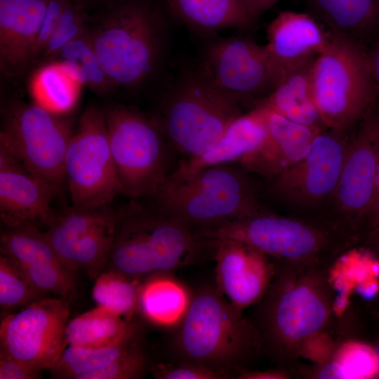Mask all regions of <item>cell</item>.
Returning <instances> with one entry per match:
<instances>
[{
  "label": "cell",
  "mask_w": 379,
  "mask_h": 379,
  "mask_svg": "<svg viewBox=\"0 0 379 379\" xmlns=\"http://www.w3.org/2000/svg\"><path fill=\"white\" fill-rule=\"evenodd\" d=\"M348 139L337 188L329 201L334 208L328 221L355 238V229L368 206L379 163V102L376 100L357 124Z\"/></svg>",
  "instance_id": "cell-14"
},
{
  "label": "cell",
  "mask_w": 379,
  "mask_h": 379,
  "mask_svg": "<svg viewBox=\"0 0 379 379\" xmlns=\"http://www.w3.org/2000/svg\"><path fill=\"white\" fill-rule=\"evenodd\" d=\"M331 358L338 365L342 379L374 378L377 360L371 345L346 338L338 344Z\"/></svg>",
  "instance_id": "cell-34"
},
{
  "label": "cell",
  "mask_w": 379,
  "mask_h": 379,
  "mask_svg": "<svg viewBox=\"0 0 379 379\" xmlns=\"http://www.w3.org/2000/svg\"><path fill=\"white\" fill-rule=\"evenodd\" d=\"M305 4L309 14L331 34L363 44L379 30V0H305Z\"/></svg>",
  "instance_id": "cell-24"
},
{
  "label": "cell",
  "mask_w": 379,
  "mask_h": 379,
  "mask_svg": "<svg viewBox=\"0 0 379 379\" xmlns=\"http://www.w3.org/2000/svg\"><path fill=\"white\" fill-rule=\"evenodd\" d=\"M2 117L0 149L60 191L66 180L65 159L72 134L68 125L34 103L11 104Z\"/></svg>",
  "instance_id": "cell-10"
},
{
  "label": "cell",
  "mask_w": 379,
  "mask_h": 379,
  "mask_svg": "<svg viewBox=\"0 0 379 379\" xmlns=\"http://www.w3.org/2000/svg\"><path fill=\"white\" fill-rule=\"evenodd\" d=\"M197 65L218 90L241 106L255 102L256 107L282 75L265 45L244 36L210 41Z\"/></svg>",
  "instance_id": "cell-12"
},
{
  "label": "cell",
  "mask_w": 379,
  "mask_h": 379,
  "mask_svg": "<svg viewBox=\"0 0 379 379\" xmlns=\"http://www.w3.org/2000/svg\"><path fill=\"white\" fill-rule=\"evenodd\" d=\"M355 246L366 251L379 262V227L360 234L357 239Z\"/></svg>",
  "instance_id": "cell-42"
},
{
  "label": "cell",
  "mask_w": 379,
  "mask_h": 379,
  "mask_svg": "<svg viewBox=\"0 0 379 379\" xmlns=\"http://www.w3.org/2000/svg\"><path fill=\"white\" fill-rule=\"evenodd\" d=\"M138 343V338L109 347H84L69 345L51 371L55 378L80 379L86 373L98 370L124 354Z\"/></svg>",
  "instance_id": "cell-32"
},
{
  "label": "cell",
  "mask_w": 379,
  "mask_h": 379,
  "mask_svg": "<svg viewBox=\"0 0 379 379\" xmlns=\"http://www.w3.org/2000/svg\"><path fill=\"white\" fill-rule=\"evenodd\" d=\"M109 142L122 194L154 197L169 173L166 140L154 119L116 106L105 112Z\"/></svg>",
  "instance_id": "cell-9"
},
{
  "label": "cell",
  "mask_w": 379,
  "mask_h": 379,
  "mask_svg": "<svg viewBox=\"0 0 379 379\" xmlns=\"http://www.w3.org/2000/svg\"><path fill=\"white\" fill-rule=\"evenodd\" d=\"M82 86L60 62L54 61L34 72L29 89L34 104L61 116L75 107Z\"/></svg>",
  "instance_id": "cell-29"
},
{
  "label": "cell",
  "mask_w": 379,
  "mask_h": 379,
  "mask_svg": "<svg viewBox=\"0 0 379 379\" xmlns=\"http://www.w3.org/2000/svg\"><path fill=\"white\" fill-rule=\"evenodd\" d=\"M84 8L72 1L67 4L42 53L45 57H55L64 46L87 32Z\"/></svg>",
  "instance_id": "cell-36"
},
{
  "label": "cell",
  "mask_w": 379,
  "mask_h": 379,
  "mask_svg": "<svg viewBox=\"0 0 379 379\" xmlns=\"http://www.w3.org/2000/svg\"><path fill=\"white\" fill-rule=\"evenodd\" d=\"M293 374L288 370L276 367L265 371L243 370L236 375L238 379H289Z\"/></svg>",
  "instance_id": "cell-41"
},
{
  "label": "cell",
  "mask_w": 379,
  "mask_h": 379,
  "mask_svg": "<svg viewBox=\"0 0 379 379\" xmlns=\"http://www.w3.org/2000/svg\"><path fill=\"white\" fill-rule=\"evenodd\" d=\"M251 174L240 163L207 167L178 184L161 186L154 206L194 232L242 219L265 209Z\"/></svg>",
  "instance_id": "cell-5"
},
{
  "label": "cell",
  "mask_w": 379,
  "mask_h": 379,
  "mask_svg": "<svg viewBox=\"0 0 379 379\" xmlns=\"http://www.w3.org/2000/svg\"><path fill=\"white\" fill-rule=\"evenodd\" d=\"M371 345L372 346L374 350V352L376 357V360H377V366H376V371L374 375V378L379 379V339L377 340L375 343H373Z\"/></svg>",
  "instance_id": "cell-45"
},
{
  "label": "cell",
  "mask_w": 379,
  "mask_h": 379,
  "mask_svg": "<svg viewBox=\"0 0 379 379\" xmlns=\"http://www.w3.org/2000/svg\"><path fill=\"white\" fill-rule=\"evenodd\" d=\"M69 1H48L46 12L36 38L35 47L36 59L40 54L43 53L45 50L57 27L62 13Z\"/></svg>",
  "instance_id": "cell-38"
},
{
  "label": "cell",
  "mask_w": 379,
  "mask_h": 379,
  "mask_svg": "<svg viewBox=\"0 0 379 379\" xmlns=\"http://www.w3.org/2000/svg\"><path fill=\"white\" fill-rule=\"evenodd\" d=\"M192 297L187 287L168 273L156 274L141 284L139 312L155 326L176 328L187 311Z\"/></svg>",
  "instance_id": "cell-26"
},
{
  "label": "cell",
  "mask_w": 379,
  "mask_h": 379,
  "mask_svg": "<svg viewBox=\"0 0 379 379\" xmlns=\"http://www.w3.org/2000/svg\"><path fill=\"white\" fill-rule=\"evenodd\" d=\"M314 99L327 128L349 131L376 101L368 53L351 39L331 34L311 72Z\"/></svg>",
  "instance_id": "cell-8"
},
{
  "label": "cell",
  "mask_w": 379,
  "mask_h": 379,
  "mask_svg": "<svg viewBox=\"0 0 379 379\" xmlns=\"http://www.w3.org/2000/svg\"><path fill=\"white\" fill-rule=\"evenodd\" d=\"M377 227H379V196L371 201L357 224L356 243L360 234Z\"/></svg>",
  "instance_id": "cell-40"
},
{
  "label": "cell",
  "mask_w": 379,
  "mask_h": 379,
  "mask_svg": "<svg viewBox=\"0 0 379 379\" xmlns=\"http://www.w3.org/2000/svg\"><path fill=\"white\" fill-rule=\"evenodd\" d=\"M266 48L283 74L317 57L328 46L331 34L309 13L284 11L270 22Z\"/></svg>",
  "instance_id": "cell-22"
},
{
  "label": "cell",
  "mask_w": 379,
  "mask_h": 379,
  "mask_svg": "<svg viewBox=\"0 0 379 379\" xmlns=\"http://www.w3.org/2000/svg\"><path fill=\"white\" fill-rule=\"evenodd\" d=\"M371 314L375 318V319L379 323V308H374Z\"/></svg>",
  "instance_id": "cell-47"
},
{
  "label": "cell",
  "mask_w": 379,
  "mask_h": 379,
  "mask_svg": "<svg viewBox=\"0 0 379 379\" xmlns=\"http://www.w3.org/2000/svg\"><path fill=\"white\" fill-rule=\"evenodd\" d=\"M147 359L138 343L106 366L86 373L80 379H135L144 375Z\"/></svg>",
  "instance_id": "cell-35"
},
{
  "label": "cell",
  "mask_w": 379,
  "mask_h": 379,
  "mask_svg": "<svg viewBox=\"0 0 379 379\" xmlns=\"http://www.w3.org/2000/svg\"><path fill=\"white\" fill-rule=\"evenodd\" d=\"M172 350L180 361L236 375L261 354L255 328L242 310L217 288L192 293L187 311L175 328Z\"/></svg>",
  "instance_id": "cell-3"
},
{
  "label": "cell",
  "mask_w": 379,
  "mask_h": 379,
  "mask_svg": "<svg viewBox=\"0 0 379 379\" xmlns=\"http://www.w3.org/2000/svg\"><path fill=\"white\" fill-rule=\"evenodd\" d=\"M378 196H379V163H378L376 173H375L374 186H373V197H372L371 201L374 199L375 198H376Z\"/></svg>",
  "instance_id": "cell-46"
},
{
  "label": "cell",
  "mask_w": 379,
  "mask_h": 379,
  "mask_svg": "<svg viewBox=\"0 0 379 379\" xmlns=\"http://www.w3.org/2000/svg\"><path fill=\"white\" fill-rule=\"evenodd\" d=\"M375 307L379 308V303L378 304V305Z\"/></svg>",
  "instance_id": "cell-49"
},
{
  "label": "cell",
  "mask_w": 379,
  "mask_h": 379,
  "mask_svg": "<svg viewBox=\"0 0 379 379\" xmlns=\"http://www.w3.org/2000/svg\"><path fill=\"white\" fill-rule=\"evenodd\" d=\"M55 58L58 59L55 61L83 86L100 94H107L115 88L100 63L90 32L67 44Z\"/></svg>",
  "instance_id": "cell-30"
},
{
  "label": "cell",
  "mask_w": 379,
  "mask_h": 379,
  "mask_svg": "<svg viewBox=\"0 0 379 379\" xmlns=\"http://www.w3.org/2000/svg\"><path fill=\"white\" fill-rule=\"evenodd\" d=\"M213 241L216 288L242 311L254 305L262 296L272 278L274 260L241 241Z\"/></svg>",
  "instance_id": "cell-18"
},
{
  "label": "cell",
  "mask_w": 379,
  "mask_h": 379,
  "mask_svg": "<svg viewBox=\"0 0 379 379\" xmlns=\"http://www.w3.org/2000/svg\"><path fill=\"white\" fill-rule=\"evenodd\" d=\"M267 135L263 110L261 107L256 106L236 118L211 147L197 157L183 161L177 169L168 174L162 185L178 184L207 167L239 163L257 149Z\"/></svg>",
  "instance_id": "cell-21"
},
{
  "label": "cell",
  "mask_w": 379,
  "mask_h": 379,
  "mask_svg": "<svg viewBox=\"0 0 379 379\" xmlns=\"http://www.w3.org/2000/svg\"><path fill=\"white\" fill-rule=\"evenodd\" d=\"M0 243L1 254L17 264L41 293L68 300L74 292V272L59 258L45 232L35 227L8 228Z\"/></svg>",
  "instance_id": "cell-16"
},
{
  "label": "cell",
  "mask_w": 379,
  "mask_h": 379,
  "mask_svg": "<svg viewBox=\"0 0 379 379\" xmlns=\"http://www.w3.org/2000/svg\"><path fill=\"white\" fill-rule=\"evenodd\" d=\"M140 279L117 271H103L96 279L92 295L97 306L110 310L126 320L139 311Z\"/></svg>",
  "instance_id": "cell-31"
},
{
  "label": "cell",
  "mask_w": 379,
  "mask_h": 379,
  "mask_svg": "<svg viewBox=\"0 0 379 379\" xmlns=\"http://www.w3.org/2000/svg\"><path fill=\"white\" fill-rule=\"evenodd\" d=\"M262 107L267 128L263 142L239 162L247 171L268 181L300 161L321 131L293 122Z\"/></svg>",
  "instance_id": "cell-19"
},
{
  "label": "cell",
  "mask_w": 379,
  "mask_h": 379,
  "mask_svg": "<svg viewBox=\"0 0 379 379\" xmlns=\"http://www.w3.org/2000/svg\"><path fill=\"white\" fill-rule=\"evenodd\" d=\"M47 298L29 280L21 268L7 256H0V305L2 310L22 308Z\"/></svg>",
  "instance_id": "cell-33"
},
{
  "label": "cell",
  "mask_w": 379,
  "mask_h": 379,
  "mask_svg": "<svg viewBox=\"0 0 379 379\" xmlns=\"http://www.w3.org/2000/svg\"><path fill=\"white\" fill-rule=\"evenodd\" d=\"M215 243L182 222L135 199L117 210L107 266L142 279L195 263L214 252Z\"/></svg>",
  "instance_id": "cell-2"
},
{
  "label": "cell",
  "mask_w": 379,
  "mask_h": 379,
  "mask_svg": "<svg viewBox=\"0 0 379 379\" xmlns=\"http://www.w3.org/2000/svg\"><path fill=\"white\" fill-rule=\"evenodd\" d=\"M41 371L0 351V379H36Z\"/></svg>",
  "instance_id": "cell-39"
},
{
  "label": "cell",
  "mask_w": 379,
  "mask_h": 379,
  "mask_svg": "<svg viewBox=\"0 0 379 379\" xmlns=\"http://www.w3.org/2000/svg\"><path fill=\"white\" fill-rule=\"evenodd\" d=\"M138 331L135 321L97 306L69 320L66 338L69 345L104 347L137 338Z\"/></svg>",
  "instance_id": "cell-27"
},
{
  "label": "cell",
  "mask_w": 379,
  "mask_h": 379,
  "mask_svg": "<svg viewBox=\"0 0 379 379\" xmlns=\"http://www.w3.org/2000/svg\"><path fill=\"white\" fill-rule=\"evenodd\" d=\"M195 233L210 240L241 241L274 260L311 267H333L355 246L352 237L326 220L281 215L265 209Z\"/></svg>",
  "instance_id": "cell-4"
},
{
  "label": "cell",
  "mask_w": 379,
  "mask_h": 379,
  "mask_svg": "<svg viewBox=\"0 0 379 379\" xmlns=\"http://www.w3.org/2000/svg\"><path fill=\"white\" fill-rule=\"evenodd\" d=\"M49 0H0V66L18 77L36 60L35 47Z\"/></svg>",
  "instance_id": "cell-20"
},
{
  "label": "cell",
  "mask_w": 379,
  "mask_h": 379,
  "mask_svg": "<svg viewBox=\"0 0 379 379\" xmlns=\"http://www.w3.org/2000/svg\"><path fill=\"white\" fill-rule=\"evenodd\" d=\"M279 0H243L251 23L257 20Z\"/></svg>",
  "instance_id": "cell-43"
},
{
  "label": "cell",
  "mask_w": 379,
  "mask_h": 379,
  "mask_svg": "<svg viewBox=\"0 0 379 379\" xmlns=\"http://www.w3.org/2000/svg\"><path fill=\"white\" fill-rule=\"evenodd\" d=\"M152 372L159 379H222L231 376L201 364L180 361L176 364L157 365Z\"/></svg>",
  "instance_id": "cell-37"
},
{
  "label": "cell",
  "mask_w": 379,
  "mask_h": 379,
  "mask_svg": "<svg viewBox=\"0 0 379 379\" xmlns=\"http://www.w3.org/2000/svg\"><path fill=\"white\" fill-rule=\"evenodd\" d=\"M173 15L190 31L212 36L225 29L251 25L243 0H166Z\"/></svg>",
  "instance_id": "cell-25"
},
{
  "label": "cell",
  "mask_w": 379,
  "mask_h": 379,
  "mask_svg": "<svg viewBox=\"0 0 379 379\" xmlns=\"http://www.w3.org/2000/svg\"><path fill=\"white\" fill-rule=\"evenodd\" d=\"M58 192L0 149V217L8 228L48 227L55 216L51 204Z\"/></svg>",
  "instance_id": "cell-17"
},
{
  "label": "cell",
  "mask_w": 379,
  "mask_h": 379,
  "mask_svg": "<svg viewBox=\"0 0 379 379\" xmlns=\"http://www.w3.org/2000/svg\"><path fill=\"white\" fill-rule=\"evenodd\" d=\"M100 63L115 87L133 89L156 71L166 32L157 8L147 0H125L90 32Z\"/></svg>",
  "instance_id": "cell-6"
},
{
  "label": "cell",
  "mask_w": 379,
  "mask_h": 379,
  "mask_svg": "<svg viewBox=\"0 0 379 379\" xmlns=\"http://www.w3.org/2000/svg\"><path fill=\"white\" fill-rule=\"evenodd\" d=\"M274 272L254 305L253 320L261 354L294 376L302 359L326 355L341 335L335 314L334 267H311L274 260Z\"/></svg>",
  "instance_id": "cell-1"
},
{
  "label": "cell",
  "mask_w": 379,
  "mask_h": 379,
  "mask_svg": "<svg viewBox=\"0 0 379 379\" xmlns=\"http://www.w3.org/2000/svg\"><path fill=\"white\" fill-rule=\"evenodd\" d=\"M70 1L74 4H77L78 5H80L84 7L91 0H70Z\"/></svg>",
  "instance_id": "cell-48"
},
{
  "label": "cell",
  "mask_w": 379,
  "mask_h": 379,
  "mask_svg": "<svg viewBox=\"0 0 379 379\" xmlns=\"http://www.w3.org/2000/svg\"><path fill=\"white\" fill-rule=\"evenodd\" d=\"M347 131L328 128L319 133L300 161L269 180L270 192L300 209L329 201L341 175Z\"/></svg>",
  "instance_id": "cell-15"
},
{
  "label": "cell",
  "mask_w": 379,
  "mask_h": 379,
  "mask_svg": "<svg viewBox=\"0 0 379 379\" xmlns=\"http://www.w3.org/2000/svg\"><path fill=\"white\" fill-rule=\"evenodd\" d=\"M241 114V106L218 90L196 65L178 76L154 119L169 148L189 159L211 147Z\"/></svg>",
  "instance_id": "cell-7"
},
{
  "label": "cell",
  "mask_w": 379,
  "mask_h": 379,
  "mask_svg": "<svg viewBox=\"0 0 379 379\" xmlns=\"http://www.w3.org/2000/svg\"><path fill=\"white\" fill-rule=\"evenodd\" d=\"M109 205L94 208L72 206L55 214L45 233L68 268L77 245L96 228L116 217L117 211Z\"/></svg>",
  "instance_id": "cell-28"
},
{
  "label": "cell",
  "mask_w": 379,
  "mask_h": 379,
  "mask_svg": "<svg viewBox=\"0 0 379 379\" xmlns=\"http://www.w3.org/2000/svg\"><path fill=\"white\" fill-rule=\"evenodd\" d=\"M65 173L74 206H107L122 194L104 112L90 107L81 116L67 149Z\"/></svg>",
  "instance_id": "cell-11"
},
{
  "label": "cell",
  "mask_w": 379,
  "mask_h": 379,
  "mask_svg": "<svg viewBox=\"0 0 379 379\" xmlns=\"http://www.w3.org/2000/svg\"><path fill=\"white\" fill-rule=\"evenodd\" d=\"M315 58L284 71L274 88L258 105L265 106L293 122L319 131L328 129L313 95L311 72Z\"/></svg>",
  "instance_id": "cell-23"
},
{
  "label": "cell",
  "mask_w": 379,
  "mask_h": 379,
  "mask_svg": "<svg viewBox=\"0 0 379 379\" xmlns=\"http://www.w3.org/2000/svg\"><path fill=\"white\" fill-rule=\"evenodd\" d=\"M371 72L376 92V100L379 102V39L371 53H368Z\"/></svg>",
  "instance_id": "cell-44"
},
{
  "label": "cell",
  "mask_w": 379,
  "mask_h": 379,
  "mask_svg": "<svg viewBox=\"0 0 379 379\" xmlns=\"http://www.w3.org/2000/svg\"><path fill=\"white\" fill-rule=\"evenodd\" d=\"M67 299L44 298L5 316L0 324V351L29 366L50 370L68 345Z\"/></svg>",
  "instance_id": "cell-13"
}]
</instances>
